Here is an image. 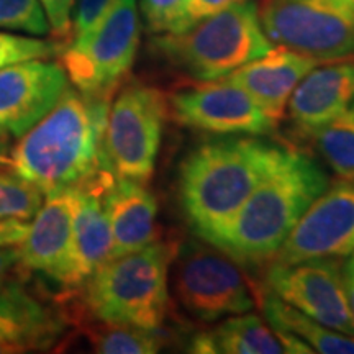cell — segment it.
Wrapping results in <instances>:
<instances>
[{"label": "cell", "instance_id": "cell-1", "mask_svg": "<svg viewBox=\"0 0 354 354\" xmlns=\"http://www.w3.org/2000/svg\"><path fill=\"white\" fill-rule=\"evenodd\" d=\"M113 95L66 87L56 105L10 151L8 166L46 194L109 187L117 176L105 156V128Z\"/></svg>", "mask_w": 354, "mask_h": 354}, {"label": "cell", "instance_id": "cell-2", "mask_svg": "<svg viewBox=\"0 0 354 354\" xmlns=\"http://www.w3.org/2000/svg\"><path fill=\"white\" fill-rule=\"evenodd\" d=\"M287 148L258 138H216L194 148L180 165L179 201L190 228L215 245Z\"/></svg>", "mask_w": 354, "mask_h": 354}, {"label": "cell", "instance_id": "cell-3", "mask_svg": "<svg viewBox=\"0 0 354 354\" xmlns=\"http://www.w3.org/2000/svg\"><path fill=\"white\" fill-rule=\"evenodd\" d=\"M326 187L328 179L317 161L287 149L212 246L238 264L269 263Z\"/></svg>", "mask_w": 354, "mask_h": 354}, {"label": "cell", "instance_id": "cell-4", "mask_svg": "<svg viewBox=\"0 0 354 354\" xmlns=\"http://www.w3.org/2000/svg\"><path fill=\"white\" fill-rule=\"evenodd\" d=\"M176 246L153 241L102 264L79 287L82 310L95 322L161 330L169 313V266Z\"/></svg>", "mask_w": 354, "mask_h": 354}, {"label": "cell", "instance_id": "cell-5", "mask_svg": "<svg viewBox=\"0 0 354 354\" xmlns=\"http://www.w3.org/2000/svg\"><path fill=\"white\" fill-rule=\"evenodd\" d=\"M151 46L172 68L198 82L218 81L274 48L258 3L240 0L180 33L156 35Z\"/></svg>", "mask_w": 354, "mask_h": 354}, {"label": "cell", "instance_id": "cell-6", "mask_svg": "<svg viewBox=\"0 0 354 354\" xmlns=\"http://www.w3.org/2000/svg\"><path fill=\"white\" fill-rule=\"evenodd\" d=\"M140 37L136 0H118L91 32L69 41L61 53V66L82 94L115 95L135 63Z\"/></svg>", "mask_w": 354, "mask_h": 354}, {"label": "cell", "instance_id": "cell-7", "mask_svg": "<svg viewBox=\"0 0 354 354\" xmlns=\"http://www.w3.org/2000/svg\"><path fill=\"white\" fill-rule=\"evenodd\" d=\"M169 115L166 95L156 87L128 84L109 109L105 156L122 179L148 183L156 167L165 122Z\"/></svg>", "mask_w": 354, "mask_h": 354}, {"label": "cell", "instance_id": "cell-8", "mask_svg": "<svg viewBox=\"0 0 354 354\" xmlns=\"http://www.w3.org/2000/svg\"><path fill=\"white\" fill-rule=\"evenodd\" d=\"M269 41L320 63L354 56V10L335 0H261Z\"/></svg>", "mask_w": 354, "mask_h": 354}, {"label": "cell", "instance_id": "cell-9", "mask_svg": "<svg viewBox=\"0 0 354 354\" xmlns=\"http://www.w3.org/2000/svg\"><path fill=\"white\" fill-rule=\"evenodd\" d=\"M176 295L202 322L250 312L254 297L236 261L207 241H189L176 253Z\"/></svg>", "mask_w": 354, "mask_h": 354}, {"label": "cell", "instance_id": "cell-10", "mask_svg": "<svg viewBox=\"0 0 354 354\" xmlns=\"http://www.w3.org/2000/svg\"><path fill=\"white\" fill-rule=\"evenodd\" d=\"M268 292L322 325L354 336L343 268L335 258L308 259L295 264L269 263Z\"/></svg>", "mask_w": 354, "mask_h": 354}, {"label": "cell", "instance_id": "cell-11", "mask_svg": "<svg viewBox=\"0 0 354 354\" xmlns=\"http://www.w3.org/2000/svg\"><path fill=\"white\" fill-rule=\"evenodd\" d=\"M354 251V180L328 185L300 216L269 263L343 258Z\"/></svg>", "mask_w": 354, "mask_h": 354}, {"label": "cell", "instance_id": "cell-12", "mask_svg": "<svg viewBox=\"0 0 354 354\" xmlns=\"http://www.w3.org/2000/svg\"><path fill=\"white\" fill-rule=\"evenodd\" d=\"M172 120L214 135H269L272 120L243 88L232 82L209 81L176 92L167 99Z\"/></svg>", "mask_w": 354, "mask_h": 354}, {"label": "cell", "instance_id": "cell-13", "mask_svg": "<svg viewBox=\"0 0 354 354\" xmlns=\"http://www.w3.org/2000/svg\"><path fill=\"white\" fill-rule=\"evenodd\" d=\"M69 79L59 63L28 59L0 69V128L20 138L63 95Z\"/></svg>", "mask_w": 354, "mask_h": 354}, {"label": "cell", "instance_id": "cell-14", "mask_svg": "<svg viewBox=\"0 0 354 354\" xmlns=\"http://www.w3.org/2000/svg\"><path fill=\"white\" fill-rule=\"evenodd\" d=\"M73 216L74 189L46 194L26 238L17 248L19 268L73 290Z\"/></svg>", "mask_w": 354, "mask_h": 354}, {"label": "cell", "instance_id": "cell-15", "mask_svg": "<svg viewBox=\"0 0 354 354\" xmlns=\"http://www.w3.org/2000/svg\"><path fill=\"white\" fill-rule=\"evenodd\" d=\"M68 322L19 281L0 287V354L43 353L63 338Z\"/></svg>", "mask_w": 354, "mask_h": 354}, {"label": "cell", "instance_id": "cell-16", "mask_svg": "<svg viewBox=\"0 0 354 354\" xmlns=\"http://www.w3.org/2000/svg\"><path fill=\"white\" fill-rule=\"evenodd\" d=\"M320 64V61L313 57L279 46L233 71L223 77V81L243 88L272 120L279 123L292 92L310 71Z\"/></svg>", "mask_w": 354, "mask_h": 354}, {"label": "cell", "instance_id": "cell-17", "mask_svg": "<svg viewBox=\"0 0 354 354\" xmlns=\"http://www.w3.org/2000/svg\"><path fill=\"white\" fill-rule=\"evenodd\" d=\"M354 102V59L313 68L287 102L290 122L310 136Z\"/></svg>", "mask_w": 354, "mask_h": 354}, {"label": "cell", "instance_id": "cell-18", "mask_svg": "<svg viewBox=\"0 0 354 354\" xmlns=\"http://www.w3.org/2000/svg\"><path fill=\"white\" fill-rule=\"evenodd\" d=\"M104 205L112 228V258L156 241L158 201L143 183L115 177L104 192Z\"/></svg>", "mask_w": 354, "mask_h": 354}, {"label": "cell", "instance_id": "cell-19", "mask_svg": "<svg viewBox=\"0 0 354 354\" xmlns=\"http://www.w3.org/2000/svg\"><path fill=\"white\" fill-rule=\"evenodd\" d=\"M100 187L74 189L73 290L112 258V228Z\"/></svg>", "mask_w": 354, "mask_h": 354}, {"label": "cell", "instance_id": "cell-20", "mask_svg": "<svg viewBox=\"0 0 354 354\" xmlns=\"http://www.w3.org/2000/svg\"><path fill=\"white\" fill-rule=\"evenodd\" d=\"M189 351L201 354H284L286 349L269 323L246 312L230 317L214 330L197 333L189 344Z\"/></svg>", "mask_w": 354, "mask_h": 354}, {"label": "cell", "instance_id": "cell-21", "mask_svg": "<svg viewBox=\"0 0 354 354\" xmlns=\"http://www.w3.org/2000/svg\"><path fill=\"white\" fill-rule=\"evenodd\" d=\"M263 312L272 330L297 336L313 349V353L354 354V336L322 325L271 292L263 299Z\"/></svg>", "mask_w": 354, "mask_h": 354}, {"label": "cell", "instance_id": "cell-22", "mask_svg": "<svg viewBox=\"0 0 354 354\" xmlns=\"http://www.w3.org/2000/svg\"><path fill=\"white\" fill-rule=\"evenodd\" d=\"M161 330H146L131 325L95 322V325L84 328L95 353L102 354H154L165 346Z\"/></svg>", "mask_w": 354, "mask_h": 354}, {"label": "cell", "instance_id": "cell-23", "mask_svg": "<svg viewBox=\"0 0 354 354\" xmlns=\"http://www.w3.org/2000/svg\"><path fill=\"white\" fill-rule=\"evenodd\" d=\"M326 165L342 179L354 180V102L310 135Z\"/></svg>", "mask_w": 354, "mask_h": 354}, {"label": "cell", "instance_id": "cell-24", "mask_svg": "<svg viewBox=\"0 0 354 354\" xmlns=\"http://www.w3.org/2000/svg\"><path fill=\"white\" fill-rule=\"evenodd\" d=\"M44 194L17 172L0 171V218L32 220L43 205Z\"/></svg>", "mask_w": 354, "mask_h": 354}, {"label": "cell", "instance_id": "cell-25", "mask_svg": "<svg viewBox=\"0 0 354 354\" xmlns=\"http://www.w3.org/2000/svg\"><path fill=\"white\" fill-rule=\"evenodd\" d=\"M0 28L33 37L50 33V24L39 0H0Z\"/></svg>", "mask_w": 354, "mask_h": 354}, {"label": "cell", "instance_id": "cell-26", "mask_svg": "<svg viewBox=\"0 0 354 354\" xmlns=\"http://www.w3.org/2000/svg\"><path fill=\"white\" fill-rule=\"evenodd\" d=\"M189 6L190 0H141L146 30L154 37L184 32Z\"/></svg>", "mask_w": 354, "mask_h": 354}, {"label": "cell", "instance_id": "cell-27", "mask_svg": "<svg viewBox=\"0 0 354 354\" xmlns=\"http://www.w3.org/2000/svg\"><path fill=\"white\" fill-rule=\"evenodd\" d=\"M63 53V43L0 33V69L28 59H50Z\"/></svg>", "mask_w": 354, "mask_h": 354}, {"label": "cell", "instance_id": "cell-28", "mask_svg": "<svg viewBox=\"0 0 354 354\" xmlns=\"http://www.w3.org/2000/svg\"><path fill=\"white\" fill-rule=\"evenodd\" d=\"M117 2L118 0H77L76 13H74L73 19L71 41L91 32L117 6Z\"/></svg>", "mask_w": 354, "mask_h": 354}, {"label": "cell", "instance_id": "cell-29", "mask_svg": "<svg viewBox=\"0 0 354 354\" xmlns=\"http://www.w3.org/2000/svg\"><path fill=\"white\" fill-rule=\"evenodd\" d=\"M46 13L50 32L61 41H71L73 35V10L76 0H39Z\"/></svg>", "mask_w": 354, "mask_h": 354}, {"label": "cell", "instance_id": "cell-30", "mask_svg": "<svg viewBox=\"0 0 354 354\" xmlns=\"http://www.w3.org/2000/svg\"><path fill=\"white\" fill-rule=\"evenodd\" d=\"M30 221L24 218H0V248H19L26 238Z\"/></svg>", "mask_w": 354, "mask_h": 354}, {"label": "cell", "instance_id": "cell-31", "mask_svg": "<svg viewBox=\"0 0 354 354\" xmlns=\"http://www.w3.org/2000/svg\"><path fill=\"white\" fill-rule=\"evenodd\" d=\"M234 2H240V0H190L187 17H185V30L197 24V21L223 10V8H227Z\"/></svg>", "mask_w": 354, "mask_h": 354}, {"label": "cell", "instance_id": "cell-32", "mask_svg": "<svg viewBox=\"0 0 354 354\" xmlns=\"http://www.w3.org/2000/svg\"><path fill=\"white\" fill-rule=\"evenodd\" d=\"M19 268L17 248H0V287L12 279L13 269Z\"/></svg>", "mask_w": 354, "mask_h": 354}, {"label": "cell", "instance_id": "cell-33", "mask_svg": "<svg viewBox=\"0 0 354 354\" xmlns=\"http://www.w3.org/2000/svg\"><path fill=\"white\" fill-rule=\"evenodd\" d=\"M343 281H344V287H346L349 307H351V312L354 317V251L351 254H348L346 263L343 266Z\"/></svg>", "mask_w": 354, "mask_h": 354}, {"label": "cell", "instance_id": "cell-34", "mask_svg": "<svg viewBox=\"0 0 354 354\" xmlns=\"http://www.w3.org/2000/svg\"><path fill=\"white\" fill-rule=\"evenodd\" d=\"M8 133L3 131L0 128V166H7L8 161H10V156H8Z\"/></svg>", "mask_w": 354, "mask_h": 354}, {"label": "cell", "instance_id": "cell-35", "mask_svg": "<svg viewBox=\"0 0 354 354\" xmlns=\"http://www.w3.org/2000/svg\"><path fill=\"white\" fill-rule=\"evenodd\" d=\"M335 2L342 3V6L348 7V8H353V10H354V0H335Z\"/></svg>", "mask_w": 354, "mask_h": 354}]
</instances>
